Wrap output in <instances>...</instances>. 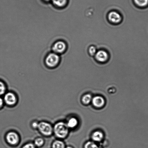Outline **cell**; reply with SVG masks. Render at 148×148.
Listing matches in <instances>:
<instances>
[{
	"instance_id": "cell-16",
	"label": "cell",
	"mask_w": 148,
	"mask_h": 148,
	"mask_svg": "<svg viewBox=\"0 0 148 148\" xmlns=\"http://www.w3.org/2000/svg\"><path fill=\"white\" fill-rule=\"evenodd\" d=\"M53 148H66L64 143L60 140H56L53 142L52 145Z\"/></svg>"
},
{
	"instance_id": "cell-23",
	"label": "cell",
	"mask_w": 148,
	"mask_h": 148,
	"mask_svg": "<svg viewBox=\"0 0 148 148\" xmlns=\"http://www.w3.org/2000/svg\"><path fill=\"white\" fill-rule=\"evenodd\" d=\"M43 1L46 2H48L49 1H51V0H43Z\"/></svg>"
},
{
	"instance_id": "cell-21",
	"label": "cell",
	"mask_w": 148,
	"mask_h": 148,
	"mask_svg": "<svg viewBox=\"0 0 148 148\" xmlns=\"http://www.w3.org/2000/svg\"><path fill=\"white\" fill-rule=\"evenodd\" d=\"M38 124H38V123L36 122L33 123L32 124V127L35 128H38Z\"/></svg>"
},
{
	"instance_id": "cell-9",
	"label": "cell",
	"mask_w": 148,
	"mask_h": 148,
	"mask_svg": "<svg viewBox=\"0 0 148 148\" xmlns=\"http://www.w3.org/2000/svg\"><path fill=\"white\" fill-rule=\"evenodd\" d=\"M4 100L7 105H14L16 102V98L15 95L12 93L8 92L5 94L4 97Z\"/></svg>"
},
{
	"instance_id": "cell-14",
	"label": "cell",
	"mask_w": 148,
	"mask_h": 148,
	"mask_svg": "<svg viewBox=\"0 0 148 148\" xmlns=\"http://www.w3.org/2000/svg\"><path fill=\"white\" fill-rule=\"evenodd\" d=\"M98 51L97 48L94 45H90L88 46V54L91 57H94Z\"/></svg>"
},
{
	"instance_id": "cell-1",
	"label": "cell",
	"mask_w": 148,
	"mask_h": 148,
	"mask_svg": "<svg viewBox=\"0 0 148 148\" xmlns=\"http://www.w3.org/2000/svg\"><path fill=\"white\" fill-rule=\"evenodd\" d=\"M60 60V55L52 52L46 56L45 63L48 68L54 69L59 66Z\"/></svg>"
},
{
	"instance_id": "cell-4",
	"label": "cell",
	"mask_w": 148,
	"mask_h": 148,
	"mask_svg": "<svg viewBox=\"0 0 148 148\" xmlns=\"http://www.w3.org/2000/svg\"><path fill=\"white\" fill-rule=\"evenodd\" d=\"M107 18L110 23L114 25L121 24L123 20L121 13L115 10L110 11L107 14Z\"/></svg>"
},
{
	"instance_id": "cell-17",
	"label": "cell",
	"mask_w": 148,
	"mask_h": 148,
	"mask_svg": "<svg viewBox=\"0 0 148 148\" xmlns=\"http://www.w3.org/2000/svg\"><path fill=\"white\" fill-rule=\"evenodd\" d=\"M84 148H100L96 143L93 141H88L85 143Z\"/></svg>"
},
{
	"instance_id": "cell-3",
	"label": "cell",
	"mask_w": 148,
	"mask_h": 148,
	"mask_svg": "<svg viewBox=\"0 0 148 148\" xmlns=\"http://www.w3.org/2000/svg\"><path fill=\"white\" fill-rule=\"evenodd\" d=\"M68 46L66 42L62 40H59L55 42L52 46V52L61 55L66 53L67 50Z\"/></svg>"
},
{
	"instance_id": "cell-2",
	"label": "cell",
	"mask_w": 148,
	"mask_h": 148,
	"mask_svg": "<svg viewBox=\"0 0 148 148\" xmlns=\"http://www.w3.org/2000/svg\"><path fill=\"white\" fill-rule=\"evenodd\" d=\"M69 127L65 123L60 122L55 125L53 130L56 137L60 138L66 137L69 132Z\"/></svg>"
},
{
	"instance_id": "cell-13",
	"label": "cell",
	"mask_w": 148,
	"mask_h": 148,
	"mask_svg": "<svg viewBox=\"0 0 148 148\" xmlns=\"http://www.w3.org/2000/svg\"><path fill=\"white\" fill-rule=\"evenodd\" d=\"M92 96L90 94H86L82 97V101L83 103L87 105L89 104L92 101Z\"/></svg>"
},
{
	"instance_id": "cell-24",
	"label": "cell",
	"mask_w": 148,
	"mask_h": 148,
	"mask_svg": "<svg viewBox=\"0 0 148 148\" xmlns=\"http://www.w3.org/2000/svg\"><path fill=\"white\" fill-rule=\"evenodd\" d=\"M66 148H73L72 147H71V146H68V147H66Z\"/></svg>"
},
{
	"instance_id": "cell-7",
	"label": "cell",
	"mask_w": 148,
	"mask_h": 148,
	"mask_svg": "<svg viewBox=\"0 0 148 148\" xmlns=\"http://www.w3.org/2000/svg\"><path fill=\"white\" fill-rule=\"evenodd\" d=\"M7 141L10 144L14 145L18 143L19 137L18 135L14 132H10L6 136Z\"/></svg>"
},
{
	"instance_id": "cell-5",
	"label": "cell",
	"mask_w": 148,
	"mask_h": 148,
	"mask_svg": "<svg viewBox=\"0 0 148 148\" xmlns=\"http://www.w3.org/2000/svg\"><path fill=\"white\" fill-rule=\"evenodd\" d=\"M110 58V54L108 52L103 49L98 50L94 56L95 60L98 63L101 64L106 63L109 60Z\"/></svg>"
},
{
	"instance_id": "cell-12",
	"label": "cell",
	"mask_w": 148,
	"mask_h": 148,
	"mask_svg": "<svg viewBox=\"0 0 148 148\" xmlns=\"http://www.w3.org/2000/svg\"><path fill=\"white\" fill-rule=\"evenodd\" d=\"M78 121L77 118L75 117H72L69 119L66 125L69 128H74L78 125Z\"/></svg>"
},
{
	"instance_id": "cell-10",
	"label": "cell",
	"mask_w": 148,
	"mask_h": 148,
	"mask_svg": "<svg viewBox=\"0 0 148 148\" xmlns=\"http://www.w3.org/2000/svg\"><path fill=\"white\" fill-rule=\"evenodd\" d=\"M51 1L53 5L58 9L66 8L68 3V0H51Z\"/></svg>"
},
{
	"instance_id": "cell-22",
	"label": "cell",
	"mask_w": 148,
	"mask_h": 148,
	"mask_svg": "<svg viewBox=\"0 0 148 148\" xmlns=\"http://www.w3.org/2000/svg\"><path fill=\"white\" fill-rule=\"evenodd\" d=\"M3 103V101L2 98H0V108H1L2 106Z\"/></svg>"
},
{
	"instance_id": "cell-18",
	"label": "cell",
	"mask_w": 148,
	"mask_h": 148,
	"mask_svg": "<svg viewBox=\"0 0 148 148\" xmlns=\"http://www.w3.org/2000/svg\"><path fill=\"white\" fill-rule=\"evenodd\" d=\"M44 143V140L42 138H40L36 139L34 141L35 145L38 147H40V146H42Z\"/></svg>"
},
{
	"instance_id": "cell-20",
	"label": "cell",
	"mask_w": 148,
	"mask_h": 148,
	"mask_svg": "<svg viewBox=\"0 0 148 148\" xmlns=\"http://www.w3.org/2000/svg\"><path fill=\"white\" fill-rule=\"evenodd\" d=\"M22 148H35V147L34 145L31 143H29L25 145Z\"/></svg>"
},
{
	"instance_id": "cell-6",
	"label": "cell",
	"mask_w": 148,
	"mask_h": 148,
	"mask_svg": "<svg viewBox=\"0 0 148 148\" xmlns=\"http://www.w3.org/2000/svg\"><path fill=\"white\" fill-rule=\"evenodd\" d=\"M38 128L42 134L45 136L51 135L53 131V127L51 125L45 122L39 123Z\"/></svg>"
},
{
	"instance_id": "cell-15",
	"label": "cell",
	"mask_w": 148,
	"mask_h": 148,
	"mask_svg": "<svg viewBox=\"0 0 148 148\" xmlns=\"http://www.w3.org/2000/svg\"><path fill=\"white\" fill-rule=\"evenodd\" d=\"M135 3L139 7H144L148 4V0H134Z\"/></svg>"
},
{
	"instance_id": "cell-8",
	"label": "cell",
	"mask_w": 148,
	"mask_h": 148,
	"mask_svg": "<svg viewBox=\"0 0 148 148\" xmlns=\"http://www.w3.org/2000/svg\"><path fill=\"white\" fill-rule=\"evenodd\" d=\"M92 103L94 107L97 108H101L105 104V101L103 97L97 96L92 98Z\"/></svg>"
},
{
	"instance_id": "cell-19",
	"label": "cell",
	"mask_w": 148,
	"mask_h": 148,
	"mask_svg": "<svg viewBox=\"0 0 148 148\" xmlns=\"http://www.w3.org/2000/svg\"><path fill=\"white\" fill-rule=\"evenodd\" d=\"M5 86L2 81H0V95L4 94L5 91Z\"/></svg>"
},
{
	"instance_id": "cell-11",
	"label": "cell",
	"mask_w": 148,
	"mask_h": 148,
	"mask_svg": "<svg viewBox=\"0 0 148 148\" xmlns=\"http://www.w3.org/2000/svg\"><path fill=\"white\" fill-rule=\"evenodd\" d=\"M104 137L103 133L100 131L94 132L92 135V139L95 142H101L103 140Z\"/></svg>"
}]
</instances>
